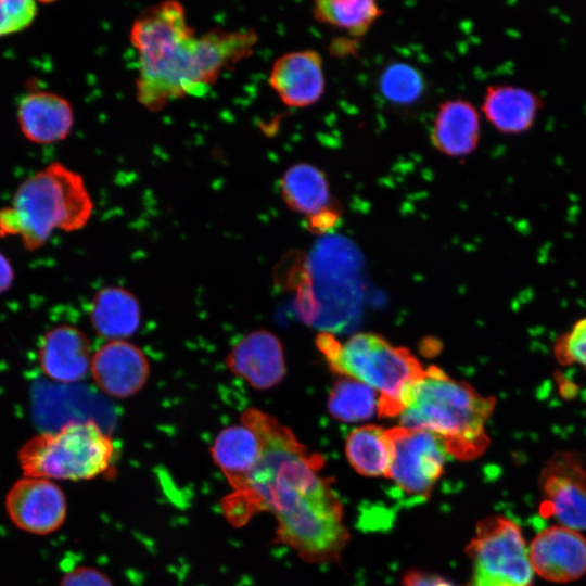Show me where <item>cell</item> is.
Here are the masks:
<instances>
[{
	"instance_id": "cell-6",
	"label": "cell",
	"mask_w": 586,
	"mask_h": 586,
	"mask_svg": "<svg viewBox=\"0 0 586 586\" xmlns=\"http://www.w3.org/2000/svg\"><path fill=\"white\" fill-rule=\"evenodd\" d=\"M114 456L112 437L88 419L31 436L18 449L17 461L25 476L77 482L107 472Z\"/></svg>"
},
{
	"instance_id": "cell-11",
	"label": "cell",
	"mask_w": 586,
	"mask_h": 586,
	"mask_svg": "<svg viewBox=\"0 0 586 586\" xmlns=\"http://www.w3.org/2000/svg\"><path fill=\"white\" fill-rule=\"evenodd\" d=\"M528 553L535 575L545 581L564 584L586 574V537L579 531L550 525L533 537Z\"/></svg>"
},
{
	"instance_id": "cell-13",
	"label": "cell",
	"mask_w": 586,
	"mask_h": 586,
	"mask_svg": "<svg viewBox=\"0 0 586 586\" xmlns=\"http://www.w3.org/2000/svg\"><path fill=\"white\" fill-rule=\"evenodd\" d=\"M225 364L231 373L260 391L278 385L286 372L282 344L268 330H255L241 337Z\"/></svg>"
},
{
	"instance_id": "cell-17",
	"label": "cell",
	"mask_w": 586,
	"mask_h": 586,
	"mask_svg": "<svg viewBox=\"0 0 586 586\" xmlns=\"http://www.w3.org/2000/svg\"><path fill=\"white\" fill-rule=\"evenodd\" d=\"M481 138V118L468 100L456 98L440 103L431 128V143L443 155L459 158L472 154Z\"/></svg>"
},
{
	"instance_id": "cell-15",
	"label": "cell",
	"mask_w": 586,
	"mask_h": 586,
	"mask_svg": "<svg viewBox=\"0 0 586 586\" xmlns=\"http://www.w3.org/2000/svg\"><path fill=\"white\" fill-rule=\"evenodd\" d=\"M91 360L89 339L74 326L54 327L40 341L39 366L53 381L75 383L82 380L91 368Z\"/></svg>"
},
{
	"instance_id": "cell-20",
	"label": "cell",
	"mask_w": 586,
	"mask_h": 586,
	"mask_svg": "<svg viewBox=\"0 0 586 586\" xmlns=\"http://www.w3.org/2000/svg\"><path fill=\"white\" fill-rule=\"evenodd\" d=\"M279 191L285 205L306 218L334 204L326 173L308 162L289 166L279 181Z\"/></svg>"
},
{
	"instance_id": "cell-21",
	"label": "cell",
	"mask_w": 586,
	"mask_h": 586,
	"mask_svg": "<svg viewBox=\"0 0 586 586\" xmlns=\"http://www.w3.org/2000/svg\"><path fill=\"white\" fill-rule=\"evenodd\" d=\"M90 320L95 332L109 341L131 336L141 321L139 302L128 290L106 286L91 302Z\"/></svg>"
},
{
	"instance_id": "cell-28",
	"label": "cell",
	"mask_w": 586,
	"mask_h": 586,
	"mask_svg": "<svg viewBox=\"0 0 586 586\" xmlns=\"http://www.w3.org/2000/svg\"><path fill=\"white\" fill-rule=\"evenodd\" d=\"M59 586H114V584L97 568L81 565L64 574Z\"/></svg>"
},
{
	"instance_id": "cell-9",
	"label": "cell",
	"mask_w": 586,
	"mask_h": 586,
	"mask_svg": "<svg viewBox=\"0 0 586 586\" xmlns=\"http://www.w3.org/2000/svg\"><path fill=\"white\" fill-rule=\"evenodd\" d=\"M540 512L557 524L586 531V454L576 450L555 453L538 476Z\"/></svg>"
},
{
	"instance_id": "cell-16",
	"label": "cell",
	"mask_w": 586,
	"mask_h": 586,
	"mask_svg": "<svg viewBox=\"0 0 586 586\" xmlns=\"http://www.w3.org/2000/svg\"><path fill=\"white\" fill-rule=\"evenodd\" d=\"M545 102L531 89L497 84L486 88L481 110L485 119L499 132L521 135L535 124Z\"/></svg>"
},
{
	"instance_id": "cell-19",
	"label": "cell",
	"mask_w": 586,
	"mask_h": 586,
	"mask_svg": "<svg viewBox=\"0 0 586 586\" xmlns=\"http://www.w3.org/2000/svg\"><path fill=\"white\" fill-rule=\"evenodd\" d=\"M215 466L232 491L239 489L257 464L262 445L256 433L240 422L222 429L209 448Z\"/></svg>"
},
{
	"instance_id": "cell-30",
	"label": "cell",
	"mask_w": 586,
	"mask_h": 586,
	"mask_svg": "<svg viewBox=\"0 0 586 586\" xmlns=\"http://www.w3.org/2000/svg\"><path fill=\"white\" fill-rule=\"evenodd\" d=\"M340 209L334 203L330 207L321 211L320 213L306 218L308 228L317 233H323L329 231L340 219Z\"/></svg>"
},
{
	"instance_id": "cell-14",
	"label": "cell",
	"mask_w": 586,
	"mask_h": 586,
	"mask_svg": "<svg viewBox=\"0 0 586 586\" xmlns=\"http://www.w3.org/2000/svg\"><path fill=\"white\" fill-rule=\"evenodd\" d=\"M91 374L101 391L116 398L139 392L150 374L144 353L125 340H111L92 355Z\"/></svg>"
},
{
	"instance_id": "cell-12",
	"label": "cell",
	"mask_w": 586,
	"mask_h": 586,
	"mask_svg": "<svg viewBox=\"0 0 586 586\" xmlns=\"http://www.w3.org/2000/svg\"><path fill=\"white\" fill-rule=\"evenodd\" d=\"M268 82L284 105L293 109L314 105L326 89L320 53L303 49L280 55L272 64Z\"/></svg>"
},
{
	"instance_id": "cell-31",
	"label": "cell",
	"mask_w": 586,
	"mask_h": 586,
	"mask_svg": "<svg viewBox=\"0 0 586 586\" xmlns=\"http://www.w3.org/2000/svg\"><path fill=\"white\" fill-rule=\"evenodd\" d=\"M14 281V269L9 258L0 252V294L7 292Z\"/></svg>"
},
{
	"instance_id": "cell-7",
	"label": "cell",
	"mask_w": 586,
	"mask_h": 586,
	"mask_svg": "<svg viewBox=\"0 0 586 586\" xmlns=\"http://www.w3.org/2000/svg\"><path fill=\"white\" fill-rule=\"evenodd\" d=\"M466 553L471 563L469 586H534L528 545L519 524L505 515L479 521Z\"/></svg>"
},
{
	"instance_id": "cell-10",
	"label": "cell",
	"mask_w": 586,
	"mask_h": 586,
	"mask_svg": "<svg viewBox=\"0 0 586 586\" xmlns=\"http://www.w3.org/2000/svg\"><path fill=\"white\" fill-rule=\"evenodd\" d=\"M10 521L21 531L49 535L58 531L67 517V500L55 481L23 475L4 497Z\"/></svg>"
},
{
	"instance_id": "cell-25",
	"label": "cell",
	"mask_w": 586,
	"mask_h": 586,
	"mask_svg": "<svg viewBox=\"0 0 586 586\" xmlns=\"http://www.w3.org/2000/svg\"><path fill=\"white\" fill-rule=\"evenodd\" d=\"M378 86L383 98L398 106L415 104L425 91V80L422 73L406 62L388 64L381 72Z\"/></svg>"
},
{
	"instance_id": "cell-4",
	"label": "cell",
	"mask_w": 586,
	"mask_h": 586,
	"mask_svg": "<svg viewBox=\"0 0 586 586\" xmlns=\"http://www.w3.org/2000/svg\"><path fill=\"white\" fill-rule=\"evenodd\" d=\"M92 211L84 178L55 162L24 180L12 204L0 209V235H17L25 249L33 251L56 229L76 231L85 227Z\"/></svg>"
},
{
	"instance_id": "cell-24",
	"label": "cell",
	"mask_w": 586,
	"mask_h": 586,
	"mask_svg": "<svg viewBox=\"0 0 586 586\" xmlns=\"http://www.w3.org/2000/svg\"><path fill=\"white\" fill-rule=\"evenodd\" d=\"M378 393L370 386L349 378L335 382L329 398L330 415L341 421L357 422L371 418L378 409Z\"/></svg>"
},
{
	"instance_id": "cell-27",
	"label": "cell",
	"mask_w": 586,
	"mask_h": 586,
	"mask_svg": "<svg viewBox=\"0 0 586 586\" xmlns=\"http://www.w3.org/2000/svg\"><path fill=\"white\" fill-rule=\"evenodd\" d=\"M37 14V4L31 0H0V37L28 27Z\"/></svg>"
},
{
	"instance_id": "cell-23",
	"label": "cell",
	"mask_w": 586,
	"mask_h": 586,
	"mask_svg": "<svg viewBox=\"0 0 586 586\" xmlns=\"http://www.w3.org/2000/svg\"><path fill=\"white\" fill-rule=\"evenodd\" d=\"M310 11L317 22L356 37L365 35L384 13L373 0H318Z\"/></svg>"
},
{
	"instance_id": "cell-22",
	"label": "cell",
	"mask_w": 586,
	"mask_h": 586,
	"mask_svg": "<svg viewBox=\"0 0 586 586\" xmlns=\"http://www.w3.org/2000/svg\"><path fill=\"white\" fill-rule=\"evenodd\" d=\"M345 455L352 468L366 477H387L392 447L386 430L366 424L354 429L345 442Z\"/></svg>"
},
{
	"instance_id": "cell-18",
	"label": "cell",
	"mask_w": 586,
	"mask_h": 586,
	"mask_svg": "<svg viewBox=\"0 0 586 586\" xmlns=\"http://www.w3.org/2000/svg\"><path fill=\"white\" fill-rule=\"evenodd\" d=\"M17 120L29 141L54 143L64 140L72 131L74 112L65 98L50 91H38L22 99Z\"/></svg>"
},
{
	"instance_id": "cell-5",
	"label": "cell",
	"mask_w": 586,
	"mask_h": 586,
	"mask_svg": "<svg viewBox=\"0 0 586 586\" xmlns=\"http://www.w3.org/2000/svg\"><path fill=\"white\" fill-rule=\"evenodd\" d=\"M316 344L332 371L379 393L377 411L381 418L400 415L404 391L424 372L408 348L392 345L374 333H356L342 343L323 332Z\"/></svg>"
},
{
	"instance_id": "cell-1",
	"label": "cell",
	"mask_w": 586,
	"mask_h": 586,
	"mask_svg": "<svg viewBox=\"0 0 586 586\" xmlns=\"http://www.w3.org/2000/svg\"><path fill=\"white\" fill-rule=\"evenodd\" d=\"M240 422L256 433L262 454L243 485L222 498L227 521L240 527L256 513L269 511L277 520L275 543L309 563L339 561L349 534L331 479L321 474L324 458L258 408H246Z\"/></svg>"
},
{
	"instance_id": "cell-8",
	"label": "cell",
	"mask_w": 586,
	"mask_h": 586,
	"mask_svg": "<svg viewBox=\"0 0 586 586\" xmlns=\"http://www.w3.org/2000/svg\"><path fill=\"white\" fill-rule=\"evenodd\" d=\"M392 447L391 479L409 496L426 499L444 472L448 451L431 431L397 425L386 430Z\"/></svg>"
},
{
	"instance_id": "cell-26",
	"label": "cell",
	"mask_w": 586,
	"mask_h": 586,
	"mask_svg": "<svg viewBox=\"0 0 586 586\" xmlns=\"http://www.w3.org/2000/svg\"><path fill=\"white\" fill-rule=\"evenodd\" d=\"M551 353L560 366H575L586 373V316L575 320L553 340Z\"/></svg>"
},
{
	"instance_id": "cell-29",
	"label": "cell",
	"mask_w": 586,
	"mask_h": 586,
	"mask_svg": "<svg viewBox=\"0 0 586 586\" xmlns=\"http://www.w3.org/2000/svg\"><path fill=\"white\" fill-rule=\"evenodd\" d=\"M402 586H456L453 582L421 570L407 571L402 579Z\"/></svg>"
},
{
	"instance_id": "cell-2",
	"label": "cell",
	"mask_w": 586,
	"mask_h": 586,
	"mask_svg": "<svg viewBox=\"0 0 586 586\" xmlns=\"http://www.w3.org/2000/svg\"><path fill=\"white\" fill-rule=\"evenodd\" d=\"M129 39L139 60L137 101L156 112L170 102L205 93L225 71L253 53L258 35L252 28L198 34L184 7L168 0L142 11Z\"/></svg>"
},
{
	"instance_id": "cell-3",
	"label": "cell",
	"mask_w": 586,
	"mask_h": 586,
	"mask_svg": "<svg viewBox=\"0 0 586 586\" xmlns=\"http://www.w3.org/2000/svg\"><path fill=\"white\" fill-rule=\"evenodd\" d=\"M496 398L430 366L404 391L399 425L438 435L458 460L479 458L488 447L486 424Z\"/></svg>"
}]
</instances>
